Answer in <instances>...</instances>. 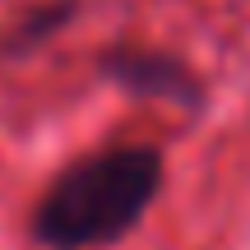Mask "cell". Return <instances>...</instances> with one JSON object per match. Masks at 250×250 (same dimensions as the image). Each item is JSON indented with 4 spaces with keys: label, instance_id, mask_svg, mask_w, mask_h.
Instances as JSON below:
<instances>
[{
    "label": "cell",
    "instance_id": "1",
    "mask_svg": "<svg viewBox=\"0 0 250 250\" xmlns=\"http://www.w3.org/2000/svg\"><path fill=\"white\" fill-rule=\"evenodd\" d=\"M167 181L158 144H111L70 162L46 181L28 213V232L42 250H102L144 223Z\"/></svg>",
    "mask_w": 250,
    "mask_h": 250
},
{
    "label": "cell",
    "instance_id": "2",
    "mask_svg": "<svg viewBox=\"0 0 250 250\" xmlns=\"http://www.w3.org/2000/svg\"><path fill=\"white\" fill-rule=\"evenodd\" d=\"M98 74L107 83H116L121 93L144 102H167L176 111H199L204 107V79L190 70L186 56L162 51V46H134V42H116L102 51Z\"/></svg>",
    "mask_w": 250,
    "mask_h": 250
},
{
    "label": "cell",
    "instance_id": "3",
    "mask_svg": "<svg viewBox=\"0 0 250 250\" xmlns=\"http://www.w3.org/2000/svg\"><path fill=\"white\" fill-rule=\"evenodd\" d=\"M74 14H79V0H46V5L23 9V14L0 33V56H9V61L33 56L37 46H46L61 28H70Z\"/></svg>",
    "mask_w": 250,
    "mask_h": 250
}]
</instances>
